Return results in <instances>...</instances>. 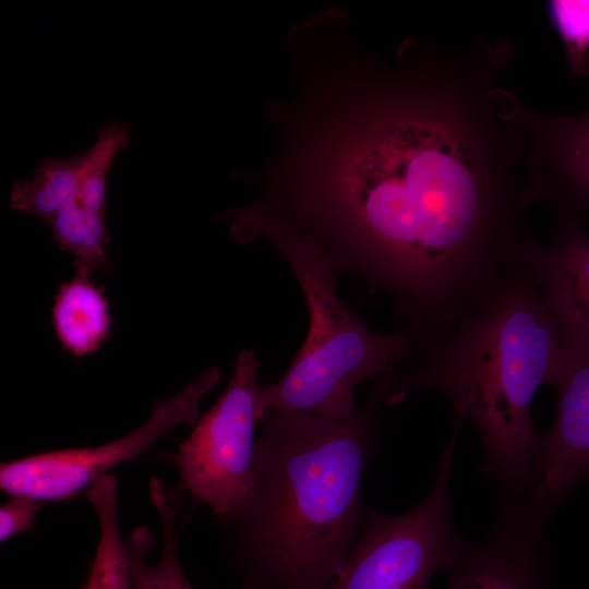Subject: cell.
I'll return each instance as SVG.
<instances>
[{
    "label": "cell",
    "mask_w": 589,
    "mask_h": 589,
    "mask_svg": "<svg viewBox=\"0 0 589 589\" xmlns=\"http://www.w3.org/2000/svg\"><path fill=\"white\" fill-rule=\"evenodd\" d=\"M508 39L406 41L317 87L243 211L392 304L418 352L497 291L531 232L529 146L501 84Z\"/></svg>",
    "instance_id": "obj_1"
},
{
    "label": "cell",
    "mask_w": 589,
    "mask_h": 589,
    "mask_svg": "<svg viewBox=\"0 0 589 589\" xmlns=\"http://www.w3.org/2000/svg\"><path fill=\"white\" fill-rule=\"evenodd\" d=\"M384 374L350 419L267 408L253 483L227 520L243 589H325L353 548L369 506L361 489L393 388Z\"/></svg>",
    "instance_id": "obj_2"
},
{
    "label": "cell",
    "mask_w": 589,
    "mask_h": 589,
    "mask_svg": "<svg viewBox=\"0 0 589 589\" xmlns=\"http://www.w3.org/2000/svg\"><path fill=\"white\" fill-rule=\"evenodd\" d=\"M563 351L556 324L520 256L479 310L417 366L395 371L388 405L416 388L444 394L456 419L482 438L481 471L503 488L530 491L540 438L532 404Z\"/></svg>",
    "instance_id": "obj_3"
},
{
    "label": "cell",
    "mask_w": 589,
    "mask_h": 589,
    "mask_svg": "<svg viewBox=\"0 0 589 589\" xmlns=\"http://www.w3.org/2000/svg\"><path fill=\"white\" fill-rule=\"evenodd\" d=\"M267 239L285 257L305 298L309 329L284 375L263 385L266 408L350 419L357 411L356 389L364 381L396 370L412 354L408 336L396 329L368 327L338 293V275L306 243L275 230Z\"/></svg>",
    "instance_id": "obj_4"
},
{
    "label": "cell",
    "mask_w": 589,
    "mask_h": 589,
    "mask_svg": "<svg viewBox=\"0 0 589 589\" xmlns=\"http://www.w3.org/2000/svg\"><path fill=\"white\" fill-rule=\"evenodd\" d=\"M462 423L456 421L435 481L412 509L398 515L368 508L361 532L325 589H429L467 543L454 521L448 478Z\"/></svg>",
    "instance_id": "obj_5"
},
{
    "label": "cell",
    "mask_w": 589,
    "mask_h": 589,
    "mask_svg": "<svg viewBox=\"0 0 589 589\" xmlns=\"http://www.w3.org/2000/svg\"><path fill=\"white\" fill-rule=\"evenodd\" d=\"M259 370L255 351L242 349L225 392L176 457L187 490L225 519L243 505L253 483L255 433L267 409Z\"/></svg>",
    "instance_id": "obj_6"
},
{
    "label": "cell",
    "mask_w": 589,
    "mask_h": 589,
    "mask_svg": "<svg viewBox=\"0 0 589 589\" xmlns=\"http://www.w3.org/2000/svg\"><path fill=\"white\" fill-rule=\"evenodd\" d=\"M219 381L220 371L207 368L173 397L157 400L144 424L113 442L2 462L0 486L12 496L38 502L68 500L86 492L109 469L145 452L178 424L194 425L203 396Z\"/></svg>",
    "instance_id": "obj_7"
},
{
    "label": "cell",
    "mask_w": 589,
    "mask_h": 589,
    "mask_svg": "<svg viewBox=\"0 0 589 589\" xmlns=\"http://www.w3.org/2000/svg\"><path fill=\"white\" fill-rule=\"evenodd\" d=\"M506 492L488 538L477 545L466 544L447 572L445 589H544L545 531L552 506L530 491Z\"/></svg>",
    "instance_id": "obj_8"
},
{
    "label": "cell",
    "mask_w": 589,
    "mask_h": 589,
    "mask_svg": "<svg viewBox=\"0 0 589 589\" xmlns=\"http://www.w3.org/2000/svg\"><path fill=\"white\" fill-rule=\"evenodd\" d=\"M549 385L556 413L540 438L530 492L553 507L589 482V346L563 348Z\"/></svg>",
    "instance_id": "obj_9"
},
{
    "label": "cell",
    "mask_w": 589,
    "mask_h": 589,
    "mask_svg": "<svg viewBox=\"0 0 589 589\" xmlns=\"http://www.w3.org/2000/svg\"><path fill=\"white\" fill-rule=\"evenodd\" d=\"M510 115L529 146L532 203L548 202L555 214L589 209V110L546 113L514 94Z\"/></svg>",
    "instance_id": "obj_10"
},
{
    "label": "cell",
    "mask_w": 589,
    "mask_h": 589,
    "mask_svg": "<svg viewBox=\"0 0 589 589\" xmlns=\"http://www.w3.org/2000/svg\"><path fill=\"white\" fill-rule=\"evenodd\" d=\"M519 256L553 316L562 347L589 346V236L580 216L555 214L550 243L530 232Z\"/></svg>",
    "instance_id": "obj_11"
},
{
    "label": "cell",
    "mask_w": 589,
    "mask_h": 589,
    "mask_svg": "<svg viewBox=\"0 0 589 589\" xmlns=\"http://www.w3.org/2000/svg\"><path fill=\"white\" fill-rule=\"evenodd\" d=\"M129 144V127L115 122L106 125L88 151L81 154V176L77 200L85 216L86 228L82 248L74 257L76 267L87 271L110 266L106 247L107 178L118 153Z\"/></svg>",
    "instance_id": "obj_12"
},
{
    "label": "cell",
    "mask_w": 589,
    "mask_h": 589,
    "mask_svg": "<svg viewBox=\"0 0 589 589\" xmlns=\"http://www.w3.org/2000/svg\"><path fill=\"white\" fill-rule=\"evenodd\" d=\"M51 324L62 349L73 357L97 351L110 335L112 324L104 288L89 275L76 272L55 296Z\"/></svg>",
    "instance_id": "obj_13"
},
{
    "label": "cell",
    "mask_w": 589,
    "mask_h": 589,
    "mask_svg": "<svg viewBox=\"0 0 589 589\" xmlns=\"http://www.w3.org/2000/svg\"><path fill=\"white\" fill-rule=\"evenodd\" d=\"M149 493L161 520L163 551L158 563L149 565L145 560L152 544L148 529L139 527L133 531L127 544L133 589H194L179 560L175 529L176 508L159 479L151 480Z\"/></svg>",
    "instance_id": "obj_14"
},
{
    "label": "cell",
    "mask_w": 589,
    "mask_h": 589,
    "mask_svg": "<svg viewBox=\"0 0 589 589\" xmlns=\"http://www.w3.org/2000/svg\"><path fill=\"white\" fill-rule=\"evenodd\" d=\"M118 488L105 474L86 491L98 517L99 540L84 589H133L128 545L118 522Z\"/></svg>",
    "instance_id": "obj_15"
},
{
    "label": "cell",
    "mask_w": 589,
    "mask_h": 589,
    "mask_svg": "<svg viewBox=\"0 0 589 589\" xmlns=\"http://www.w3.org/2000/svg\"><path fill=\"white\" fill-rule=\"evenodd\" d=\"M80 176L81 154L70 158L45 159L31 179L13 184L10 206L48 224L59 209L77 197Z\"/></svg>",
    "instance_id": "obj_16"
},
{
    "label": "cell",
    "mask_w": 589,
    "mask_h": 589,
    "mask_svg": "<svg viewBox=\"0 0 589 589\" xmlns=\"http://www.w3.org/2000/svg\"><path fill=\"white\" fill-rule=\"evenodd\" d=\"M549 13L564 44L569 71L576 76L589 75V1H550Z\"/></svg>",
    "instance_id": "obj_17"
},
{
    "label": "cell",
    "mask_w": 589,
    "mask_h": 589,
    "mask_svg": "<svg viewBox=\"0 0 589 589\" xmlns=\"http://www.w3.org/2000/svg\"><path fill=\"white\" fill-rule=\"evenodd\" d=\"M41 503L27 496H12L0 508L1 542L29 529Z\"/></svg>",
    "instance_id": "obj_18"
}]
</instances>
